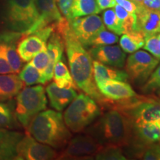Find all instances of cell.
<instances>
[{"label": "cell", "mask_w": 160, "mask_h": 160, "mask_svg": "<svg viewBox=\"0 0 160 160\" xmlns=\"http://www.w3.org/2000/svg\"><path fill=\"white\" fill-rule=\"evenodd\" d=\"M54 29L63 39L70 72L76 85L100 105L105 97L100 93L94 81L93 59L88 51L73 34L68 19L63 17L54 24Z\"/></svg>", "instance_id": "cell-1"}, {"label": "cell", "mask_w": 160, "mask_h": 160, "mask_svg": "<svg viewBox=\"0 0 160 160\" xmlns=\"http://www.w3.org/2000/svg\"><path fill=\"white\" fill-rule=\"evenodd\" d=\"M105 110L97 121L86 128L85 133L104 147H128L133 139V123L119 110Z\"/></svg>", "instance_id": "cell-2"}, {"label": "cell", "mask_w": 160, "mask_h": 160, "mask_svg": "<svg viewBox=\"0 0 160 160\" xmlns=\"http://www.w3.org/2000/svg\"><path fill=\"white\" fill-rule=\"evenodd\" d=\"M29 134L37 141L53 148H65L72 134L61 113L52 110L42 111L33 118L28 127Z\"/></svg>", "instance_id": "cell-3"}, {"label": "cell", "mask_w": 160, "mask_h": 160, "mask_svg": "<svg viewBox=\"0 0 160 160\" xmlns=\"http://www.w3.org/2000/svg\"><path fill=\"white\" fill-rule=\"evenodd\" d=\"M100 110L93 98L80 93L68 105L64 113V121L71 132L80 133L97 119L101 113Z\"/></svg>", "instance_id": "cell-4"}, {"label": "cell", "mask_w": 160, "mask_h": 160, "mask_svg": "<svg viewBox=\"0 0 160 160\" xmlns=\"http://www.w3.org/2000/svg\"><path fill=\"white\" fill-rule=\"evenodd\" d=\"M47 103L43 86L36 85L22 88L17 95L14 108L18 122L28 128L33 118L46 109Z\"/></svg>", "instance_id": "cell-5"}, {"label": "cell", "mask_w": 160, "mask_h": 160, "mask_svg": "<svg viewBox=\"0 0 160 160\" xmlns=\"http://www.w3.org/2000/svg\"><path fill=\"white\" fill-rule=\"evenodd\" d=\"M2 11L8 28L22 33H26L38 19L34 0H10Z\"/></svg>", "instance_id": "cell-6"}, {"label": "cell", "mask_w": 160, "mask_h": 160, "mask_svg": "<svg viewBox=\"0 0 160 160\" xmlns=\"http://www.w3.org/2000/svg\"><path fill=\"white\" fill-rule=\"evenodd\" d=\"M159 60L145 51L132 53L125 64V70L131 81L145 83L159 65Z\"/></svg>", "instance_id": "cell-7"}, {"label": "cell", "mask_w": 160, "mask_h": 160, "mask_svg": "<svg viewBox=\"0 0 160 160\" xmlns=\"http://www.w3.org/2000/svg\"><path fill=\"white\" fill-rule=\"evenodd\" d=\"M104 148L96 140L88 134L78 135L71 138L65 146V148L61 154L59 159H91Z\"/></svg>", "instance_id": "cell-8"}, {"label": "cell", "mask_w": 160, "mask_h": 160, "mask_svg": "<svg viewBox=\"0 0 160 160\" xmlns=\"http://www.w3.org/2000/svg\"><path fill=\"white\" fill-rule=\"evenodd\" d=\"M54 31L52 24L43 28L23 35L17 45V52L22 62H30L40 51L47 49V42L51 33Z\"/></svg>", "instance_id": "cell-9"}, {"label": "cell", "mask_w": 160, "mask_h": 160, "mask_svg": "<svg viewBox=\"0 0 160 160\" xmlns=\"http://www.w3.org/2000/svg\"><path fill=\"white\" fill-rule=\"evenodd\" d=\"M69 24L73 34L83 46H88L92 39L105 29L102 19L97 14L73 18Z\"/></svg>", "instance_id": "cell-10"}, {"label": "cell", "mask_w": 160, "mask_h": 160, "mask_svg": "<svg viewBox=\"0 0 160 160\" xmlns=\"http://www.w3.org/2000/svg\"><path fill=\"white\" fill-rule=\"evenodd\" d=\"M17 153L18 160H51L59 157L53 148L37 141L30 134L23 136L20 140Z\"/></svg>", "instance_id": "cell-11"}, {"label": "cell", "mask_w": 160, "mask_h": 160, "mask_svg": "<svg viewBox=\"0 0 160 160\" xmlns=\"http://www.w3.org/2000/svg\"><path fill=\"white\" fill-rule=\"evenodd\" d=\"M34 3L38 13V19L23 35L30 34L46 26L57 23L64 17L58 8L56 0H34Z\"/></svg>", "instance_id": "cell-12"}, {"label": "cell", "mask_w": 160, "mask_h": 160, "mask_svg": "<svg viewBox=\"0 0 160 160\" xmlns=\"http://www.w3.org/2000/svg\"><path fill=\"white\" fill-rule=\"evenodd\" d=\"M88 53L93 60L108 66L122 68L125 66V52L119 45L93 46Z\"/></svg>", "instance_id": "cell-13"}, {"label": "cell", "mask_w": 160, "mask_h": 160, "mask_svg": "<svg viewBox=\"0 0 160 160\" xmlns=\"http://www.w3.org/2000/svg\"><path fill=\"white\" fill-rule=\"evenodd\" d=\"M23 33L9 31L0 33V42L3 46L5 57L14 73H19L22 67V60L17 52V45Z\"/></svg>", "instance_id": "cell-14"}, {"label": "cell", "mask_w": 160, "mask_h": 160, "mask_svg": "<svg viewBox=\"0 0 160 160\" xmlns=\"http://www.w3.org/2000/svg\"><path fill=\"white\" fill-rule=\"evenodd\" d=\"M157 142H160V119L155 121L133 124V139L131 144L149 145Z\"/></svg>", "instance_id": "cell-15"}, {"label": "cell", "mask_w": 160, "mask_h": 160, "mask_svg": "<svg viewBox=\"0 0 160 160\" xmlns=\"http://www.w3.org/2000/svg\"><path fill=\"white\" fill-rule=\"evenodd\" d=\"M46 50H47L50 61L48 66L42 73L45 84L48 82L53 79L54 65L58 61L62 59L63 57L64 50H65V45H64L62 37L55 29L48 40Z\"/></svg>", "instance_id": "cell-16"}, {"label": "cell", "mask_w": 160, "mask_h": 160, "mask_svg": "<svg viewBox=\"0 0 160 160\" xmlns=\"http://www.w3.org/2000/svg\"><path fill=\"white\" fill-rule=\"evenodd\" d=\"M137 27L145 36L160 33V11L152 10L145 6H138Z\"/></svg>", "instance_id": "cell-17"}, {"label": "cell", "mask_w": 160, "mask_h": 160, "mask_svg": "<svg viewBox=\"0 0 160 160\" xmlns=\"http://www.w3.org/2000/svg\"><path fill=\"white\" fill-rule=\"evenodd\" d=\"M100 93L111 100L129 99L137 95L128 83L119 80H108L97 84Z\"/></svg>", "instance_id": "cell-18"}, {"label": "cell", "mask_w": 160, "mask_h": 160, "mask_svg": "<svg viewBox=\"0 0 160 160\" xmlns=\"http://www.w3.org/2000/svg\"><path fill=\"white\" fill-rule=\"evenodd\" d=\"M45 91L48 97L51 107L57 111H62L77 97L74 88H63L52 82L46 87Z\"/></svg>", "instance_id": "cell-19"}, {"label": "cell", "mask_w": 160, "mask_h": 160, "mask_svg": "<svg viewBox=\"0 0 160 160\" xmlns=\"http://www.w3.org/2000/svg\"><path fill=\"white\" fill-rule=\"evenodd\" d=\"M23 136L18 132L0 128V159H17V145Z\"/></svg>", "instance_id": "cell-20"}, {"label": "cell", "mask_w": 160, "mask_h": 160, "mask_svg": "<svg viewBox=\"0 0 160 160\" xmlns=\"http://www.w3.org/2000/svg\"><path fill=\"white\" fill-rule=\"evenodd\" d=\"M24 83L14 73L0 74V101L12 99L23 88Z\"/></svg>", "instance_id": "cell-21"}, {"label": "cell", "mask_w": 160, "mask_h": 160, "mask_svg": "<svg viewBox=\"0 0 160 160\" xmlns=\"http://www.w3.org/2000/svg\"><path fill=\"white\" fill-rule=\"evenodd\" d=\"M93 78L96 84L108 81V80H119L127 82L129 79L125 71L118 70L104 65L99 62L93 60Z\"/></svg>", "instance_id": "cell-22"}, {"label": "cell", "mask_w": 160, "mask_h": 160, "mask_svg": "<svg viewBox=\"0 0 160 160\" xmlns=\"http://www.w3.org/2000/svg\"><path fill=\"white\" fill-rule=\"evenodd\" d=\"M127 153L134 159L144 160H160V142L140 145L131 144Z\"/></svg>", "instance_id": "cell-23"}, {"label": "cell", "mask_w": 160, "mask_h": 160, "mask_svg": "<svg viewBox=\"0 0 160 160\" xmlns=\"http://www.w3.org/2000/svg\"><path fill=\"white\" fill-rule=\"evenodd\" d=\"M145 38V35L138 30L125 33L120 38V47L125 53H132L143 47Z\"/></svg>", "instance_id": "cell-24"}, {"label": "cell", "mask_w": 160, "mask_h": 160, "mask_svg": "<svg viewBox=\"0 0 160 160\" xmlns=\"http://www.w3.org/2000/svg\"><path fill=\"white\" fill-rule=\"evenodd\" d=\"M54 82L57 86L63 88H77L73 81V77L69 71L67 65L61 59L58 61L53 68Z\"/></svg>", "instance_id": "cell-25"}, {"label": "cell", "mask_w": 160, "mask_h": 160, "mask_svg": "<svg viewBox=\"0 0 160 160\" xmlns=\"http://www.w3.org/2000/svg\"><path fill=\"white\" fill-rule=\"evenodd\" d=\"M101 12L97 0H73L71 8L72 19L91 14H98Z\"/></svg>", "instance_id": "cell-26"}, {"label": "cell", "mask_w": 160, "mask_h": 160, "mask_svg": "<svg viewBox=\"0 0 160 160\" xmlns=\"http://www.w3.org/2000/svg\"><path fill=\"white\" fill-rule=\"evenodd\" d=\"M19 77L25 85H33L37 84L45 85L42 73L36 68L31 62L28 63L19 71Z\"/></svg>", "instance_id": "cell-27"}, {"label": "cell", "mask_w": 160, "mask_h": 160, "mask_svg": "<svg viewBox=\"0 0 160 160\" xmlns=\"http://www.w3.org/2000/svg\"><path fill=\"white\" fill-rule=\"evenodd\" d=\"M114 11L121 22L122 27L124 30V33L130 31H137V17L136 13H129L128 11H127L117 4L114 5Z\"/></svg>", "instance_id": "cell-28"}, {"label": "cell", "mask_w": 160, "mask_h": 160, "mask_svg": "<svg viewBox=\"0 0 160 160\" xmlns=\"http://www.w3.org/2000/svg\"><path fill=\"white\" fill-rule=\"evenodd\" d=\"M17 122L13 106L0 101V128H15Z\"/></svg>", "instance_id": "cell-29"}, {"label": "cell", "mask_w": 160, "mask_h": 160, "mask_svg": "<svg viewBox=\"0 0 160 160\" xmlns=\"http://www.w3.org/2000/svg\"><path fill=\"white\" fill-rule=\"evenodd\" d=\"M102 21L105 28L117 35L124 33V30L122 27L119 18L117 17L114 9L108 8L103 13Z\"/></svg>", "instance_id": "cell-30"}, {"label": "cell", "mask_w": 160, "mask_h": 160, "mask_svg": "<svg viewBox=\"0 0 160 160\" xmlns=\"http://www.w3.org/2000/svg\"><path fill=\"white\" fill-rule=\"evenodd\" d=\"M93 159L98 160H125L127 157L124 155L122 148L106 146L99 153L95 155Z\"/></svg>", "instance_id": "cell-31"}, {"label": "cell", "mask_w": 160, "mask_h": 160, "mask_svg": "<svg viewBox=\"0 0 160 160\" xmlns=\"http://www.w3.org/2000/svg\"><path fill=\"white\" fill-rule=\"evenodd\" d=\"M119 40V37L113 32L104 29L97 33L90 42L88 46H101L116 44Z\"/></svg>", "instance_id": "cell-32"}, {"label": "cell", "mask_w": 160, "mask_h": 160, "mask_svg": "<svg viewBox=\"0 0 160 160\" xmlns=\"http://www.w3.org/2000/svg\"><path fill=\"white\" fill-rule=\"evenodd\" d=\"M160 87V65L156 68L154 71L152 72L148 79L144 84L142 89L143 93H151L157 91Z\"/></svg>", "instance_id": "cell-33"}, {"label": "cell", "mask_w": 160, "mask_h": 160, "mask_svg": "<svg viewBox=\"0 0 160 160\" xmlns=\"http://www.w3.org/2000/svg\"><path fill=\"white\" fill-rule=\"evenodd\" d=\"M143 48L160 60V43L158 34L145 36Z\"/></svg>", "instance_id": "cell-34"}, {"label": "cell", "mask_w": 160, "mask_h": 160, "mask_svg": "<svg viewBox=\"0 0 160 160\" xmlns=\"http://www.w3.org/2000/svg\"><path fill=\"white\" fill-rule=\"evenodd\" d=\"M49 61L50 59L47 50H44L33 57V59L31 60V63L42 73H43L49 65Z\"/></svg>", "instance_id": "cell-35"}, {"label": "cell", "mask_w": 160, "mask_h": 160, "mask_svg": "<svg viewBox=\"0 0 160 160\" xmlns=\"http://www.w3.org/2000/svg\"><path fill=\"white\" fill-rule=\"evenodd\" d=\"M58 8L62 17L67 19H72L71 8L73 0H56Z\"/></svg>", "instance_id": "cell-36"}, {"label": "cell", "mask_w": 160, "mask_h": 160, "mask_svg": "<svg viewBox=\"0 0 160 160\" xmlns=\"http://www.w3.org/2000/svg\"><path fill=\"white\" fill-rule=\"evenodd\" d=\"M14 73L5 57L3 46L0 42V74Z\"/></svg>", "instance_id": "cell-37"}, {"label": "cell", "mask_w": 160, "mask_h": 160, "mask_svg": "<svg viewBox=\"0 0 160 160\" xmlns=\"http://www.w3.org/2000/svg\"><path fill=\"white\" fill-rule=\"evenodd\" d=\"M116 4L122 7L129 13H136L138 9V5L131 0H115Z\"/></svg>", "instance_id": "cell-38"}, {"label": "cell", "mask_w": 160, "mask_h": 160, "mask_svg": "<svg viewBox=\"0 0 160 160\" xmlns=\"http://www.w3.org/2000/svg\"><path fill=\"white\" fill-rule=\"evenodd\" d=\"M142 5L147 8L160 11V0H143Z\"/></svg>", "instance_id": "cell-39"}, {"label": "cell", "mask_w": 160, "mask_h": 160, "mask_svg": "<svg viewBox=\"0 0 160 160\" xmlns=\"http://www.w3.org/2000/svg\"><path fill=\"white\" fill-rule=\"evenodd\" d=\"M97 1L101 11L111 8L114 7L116 5L115 0H97Z\"/></svg>", "instance_id": "cell-40"}, {"label": "cell", "mask_w": 160, "mask_h": 160, "mask_svg": "<svg viewBox=\"0 0 160 160\" xmlns=\"http://www.w3.org/2000/svg\"><path fill=\"white\" fill-rule=\"evenodd\" d=\"M9 1L10 0H0V6L2 8V11H3V9L5 8L6 5L8 3Z\"/></svg>", "instance_id": "cell-41"}, {"label": "cell", "mask_w": 160, "mask_h": 160, "mask_svg": "<svg viewBox=\"0 0 160 160\" xmlns=\"http://www.w3.org/2000/svg\"><path fill=\"white\" fill-rule=\"evenodd\" d=\"M132 2H133L135 4H137L138 6L140 5H142V2H143V0H131Z\"/></svg>", "instance_id": "cell-42"}, {"label": "cell", "mask_w": 160, "mask_h": 160, "mask_svg": "<svg viewBox=\"0 0 160 160\" xmlns=\"http://www.w3.org/2000/svg\"><path fill=\"white\" fill-rule=\"evenodd\" d=\"M157 93L158 97H159V98H160V87L157 90Z\"/></svg>", "instance_id": "cell-43"}, {"label": "cell", "mask_w": 160, "mask_h": 160, "mask_svg": "<svg viewBox=\"0 0 160 160\" xmlns=\"http://www.w3.org/2000/svg\"><path fill=\"white\" fill-rule=\"evenodd\" d=\"M158 38H159V43H160V33H158Z\"/></svg>", "instance_id": "cell-44"}]
</instances>
